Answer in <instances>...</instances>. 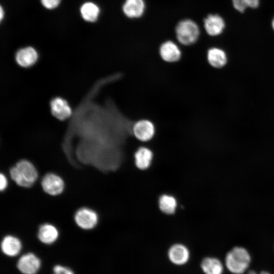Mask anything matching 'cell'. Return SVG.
<instances>
[{
  "label": "cell",
  "mask_w": 274,
  "mask_h": 274,
  "mask_svg": "<svg viewBox=\"0 0 274 274\" xmlns=\"http://www.w3.org/2000/svg\"><path fill=\"white\" fill-rule=\"evenodd\" d=\"M11 179L19 186H31L38 178V173L34 165L27 160H21L10 170Z\"/></svg>",
  "instance_id": "obj_1"
},
{
  "label": "cell",
  "mask_w": 274,
  "mask_h": 274,
  "mask_svg": "<svg viewBox=\"0 0 274 274\" xmlns=\"http://www.w3.org/2000/svg\"><path fill=\"white\" fill-rule=\"evenodd\" d=\"M175 30L178 42L186 46L194 44L198 41L200 32L198 24L189 18L179 21Z\"/></svg>",
  "instance_id": "obj_2"
},
{
  "label": "cell",
  "mask_w": 274,
  "mask_h": 274,
  "mask_svg": "<svg viewBox=\"0 0 274 274\" xmlns=\"http://www.w3.org/2000/svg\"><path fill=\"white\" fill-rule=\"evenodd\" d=\"M251 257L244 248L236 247L228 252L225 257V265L228 269L234 274H242L248 268Z\"/></svg>",
  "instance_id": "obj_3"
},
{
  "label": "cell",
  "mask_w": 274,
  "mask_h": 274,
  "mask_svg": "<svg viewBox=\"0 0 274 274\" xmlns=\"http://www.w3.org/2000/svg\"><path fill=\"white\" fill-rule=\"evenodd\" d=\"M132 132L135 138L138 141L148 142L154 137L156 128L152 121L143 119L136 121L133 124Z\"/></svg>",
  "instance_id": "obj_4"
},
{
  "label": "cell",
  "mask_w": 274,
  "mask_h": 274,
  "mask_svg": "<svg viewBox=\"0 0 274 274\" xmlns=\"http://www.w3.org/2000/svg\"><path fill=\"white\" fill-rule=\"evenodd\" d=\"M49 107L51 114L60 121L71 118L73 111L68 102L60 96L53 97L50 101Z\"/></svg>",
  "instance_id": "obj_5"
},
{
  "label": "cell",
  "mask_w": 274,
  "mask_h": 274,
  "mask_svg": "<svg viewBox=\"0 0 274 274\" xmlns=\"http://www.w3.org/2000/svg\"><path fill=\"white\" fill-rule=\"evenodd\" d=\"M159 54L162 60L170 63L179 61L182 57L180 48L171 40L165 41L160 45Z\"/></svg>",
  "instance_id": "obj_6"
},
{
  "label": "cell",
  "mask_w": 274,
  "mask_h": 274,
  "mask_svg": "<svg viewBox=\"0 0 274 274\" xmlns=\"http://www.w3.org/2000/svg\"><path fill=\"white\" fill-rule=\"evenodd\" d=\"M74 219L79 227L86 230L93 228L98 222L97 213L87 208H82L78 210L75 215Z\"/></svg>",
  "instance_id": "obj_7"
},
{
  "label": "cell",
  "mask_w": 274,
  "mask_h": 274,
  "mask_svg": "<svg viewBox=\"0 0 274 274\" xmlns=\"http://www.w3.org/2000/svg\"><path fill=\"white\" fill-rule=\"evenodd\" d=\"M41 185L44 191L51 195L60 194L64 187L63 180L59 176L52 173L46 174L43 177Z\"/></svg>",
  "instance_id": "obj_8"
},
{
  "label": "cell",
  "mask_w": 274,
  "mask_h": 274,
  "mask_svg": "<svg viewBox=\"0 0 274 274\" xmlns=\"http://www.w3.org/2000/svg\"><path fill=\"white\" fill-rule=\"evenodd\" d=\"M38 57V53L35 49L32 47H26L17 51L15 60L18 65L27 68L35 65Z\"/></svg>",
  "instance_id": "obj_9"
},
{
  "label": "cell",
  "mask_w": 274,
  "mask_h": 274,
  "mask_svg": "<svg viewBox=\"0 0 274 274\" xmlns=\"http://www.w3.org/2000/svg\"><path fill=\"white\" fill-rule=\"evenodd\" d=\"M17 266L23 274H36L41 266L39 258L33 253L22 255L18 260Z\"/></svg>",
  "instance_id": "obj_10"
},
{
  "label": "cell",
  "mask_w": 274,
  "mask_h": 274,
  "mask_svg": "<svg viewBox=\"0 0 274 274\" xmlns=\"http://www.w3.org/2000/svg\"><path fill=\"white\" fill-rule=\"evenodd\" d=\"M203 26L208 35L216 37L223 32L225 23L223 18L219 15L210 14L204 19Z\"/></svg>",
  "instance_id": "obj_11"
},
{
  "label": "cell",
  "mask_w": 274,
  "mask_h": 274,
  "mask_svg": "<svg viewBox=\"0 0 274 274\" xmlns=\"http://www.w3.org/2000/svg\"><path fill=\"white\" fill-rule=\"evenodd\" d=\"M146 4L145 0H125L122 12L129 19H138L142 17L145 12Z\"/></svg>",
  "instance_id": "obj_12"
},
{
  "label": "cell",
  "mask_w": 274,
  "mask_h": 274,
  "mask_svg": "<svg viewBox=\"0 0 274 274\" xmlns=\"http://www.w3.org/2000/svg\"><path fill=\"white\" fill-rule=\"evenodd\" d=\"M207 59L209 65L216 69L223 68L228 62L226 52L222 48L217 47H213L208 50Z\"/></svg>",
  "instance_id": "obj_13"
},
{
  "label": "cell",
  "mask_w": 274,
  "mask_h": 274,
  "mask_svg": "<svg viewBox=\"0 0 274 274\" xmlns=\"http://www.w3.org/2000/svg\"><path fill=\"white\" fill-rule=\"evenodd\" d=\"M168 257L174 264L181 265L187 262L190 257V252L185 245L176 244L172 245L168 251Z\"/></svg>",
  "instance_id": "obj_14"
},
{
  "label": "cell",
  "mask_w": 274,
  "mask_h": 274,
  "mask_svg": "<svg viewBox=\"0 0 274 274\" xmlns=\"http://www.w3.org/2000/svg\"><path fill=\"white\" fill-rule=\"evenodd\" d=\"M134 158L135 166L140 170H146L151 165L153 153L150 148L142 146L135 152Z\"/></svg>",
  "instance_id": "obj_15"
},
{
  "label": "cell",
  "mask_w": 274,
  "mask_h": 274,
  "mask_svg": "<svg viewBox=\"0 0 274 274\" xmlns=\"http://www.w3.org/2000/svg\"><path fill=\"white\" fill-rule=\"evenodd\" d=\"M22 245L20 241L13 235L4 237L1 243L2 252L7 256L13 257L20 252Z\"/></svg>",
  "instance_id": "obj_16"
},
{
  "label": "cell",
  "mask_w": 274,
  "mask_h": 274,
  "mask_svg": "<svg viewBox=\"0 0 274 274\" xmlns=\"http://www.w3.org/2000/svg\"><path fill=\"white\" fill-rule=\"evenodd\" d=\"M58 236L57 228L52 224H44L42 225L38 230V237L43 243L51 244L56 241Z\"/></svg>",
  "instance_id": "obj_17"
},
{
  "label": "cell",
  "mask_w": 274,
  "mask_h": 274,
  "mask_svg": "<svg viewBox=\"0 0 274 274\" xmlns=\"http://www.w3.org/2000/svg\"><path fill=\"white\" fill-rule=\"evenodd\" d=\"M158 204L161 212L167 215L174 214L178 206L175 196L168 194H162L158 199Z\"/></svg>",
  "instance_id": "obj_18"
},
{
  "label": "cell",
  "mask_w": 274,
  "mask_h": 274,
  "mask_svg": "<svg viewBox=\"0 0 274 274\" xmlns=\"http://www.w3.org/2000/svg\"><path fill=\"white\" fill-rule=\"evenodd\" d=\"M201 268L204 274H222L223 266L221 262L214 257H206L201 263Z\"/></svg>",
  "instance_id": "obj_19"
},
{
  "label": "cell",
  "mask_w": 274,
  "mask_h": 274,
  "mask_svg": "<svg viewBox=\"0 0 274 274\" xmlns=\"http://www.w3.org/2000/svg\"><path fill=\"white\" fill-rule=\"evenodd\" d=\"M80 12L85 20L93 22L96 21L98 18L99 9L95 4L87 2L81 6Z\"/></svg>",
  "instance_id": "obj_20"
},
{
  "label": "cell",
  "mask_w": 274,
  "mask_h": 274,
  "mask_svg": "<svg viewBox=\"0 0 274 274\" xmlns=\"http://www.w3.org/2000/svg\"><path fill=\"white\" fill-rule=\"evenodd\" d=\"M234 8L239 12H244L248 8H257L260 0H232Z\"/></svg>",
  "instance_id": "obj_21"
},
{
  "label": "cell",
  "mask_w": 274,
  "mask_h": 274,
  "mask_svg": "<svg viewBox=\"0 0 274 274\" xmlns=\"http://www.w3.org/2000/svg\"><path fill=\"white\" fill-rule=\"evenodd\" d=\"M53 271L54 274H74L71 269L60 265L55 266Z\"/></svg>",
  "instance_id": "obj_22"
},
{
  "label": "cell",
  "mask_w": 274,
  "mask_h": 274,
  "mask_svg": "<svg viewBox=\"0 0 274 274\" xmlns=\"http://www.w3.org/2000/svg\"><path fill=\"white\" fill-rule=\"evenodd\" d=\"M42 5L47 9H52L57 7L60 0H41Z\"/></svg>",
  "instance_id": "obj_23"
},
{
  "label": "cell",
  "mask_w": 274,
  "mask_h": 274,
  "mask_svg": "<svg viewBox=\"0 0 274 274\" xmlns=\"http://www.w3.org/2000/svg\"><path fill=\"white\" fill-rule=\"evenodd\" d=\"M0 189L1 191L4 190L8 186V180L6 177L3 174L0 175Z\"/></svg>",
  "instance_id": "obj_24"
},
{
  "label": "cell",
  "mask_w": 274,
  "mask_h": 274,
  "mask_svg": "<svg viewBox=\"0 0 274 274\" xmlns=\"http://www.w3.org/2000/svg\"><path fill=\"white\" fill-rule=\"evenodd\" d=\"M248 274H257L255 271L253 270H250L249 271ZM260 274H270L269 272L267 271H262L260 273Z\"/></svg>",
  "instance_id": "obj_25"
},
{
  "label": "cell",
  "mask_w": 274,
  "mask_h": 274,
  "mask_svg": "<svg viewBox=\"0 0 274 274\" xmlns=\"http://www.w3.org/2000/svg\"><path fill=\"white\" fill-rule=\"evenodd\" d=\"M1 11H0V18H1V20L2 21V20L3 19V16H4V11L3 10V8L2 7H1Z\"/></svg>",
  "instance_id": "obj_26"
},
{
  "label": "cell",
  "mask_w": 274,
  "mask_h": 274,
  "mask_svg": "<svg viewBox=\"0 0 274 274\" xmlns=\"http://www.w3.org/2000/svg\"><path fill=\"white\" fill-rule=\"evenodd\" d=\"M271 26H272V28L273 30H274V17L273 18V19L272 20V21H271Z\"/></svg>",
  "instance_id": "obj_27"
}]
</instances>
